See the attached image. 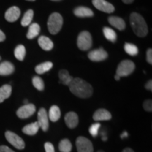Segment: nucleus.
Returning <instances> with one entry per match:
<instances>
[{
	"label": "nucleus",
	"mask_w": 152,
	"mask_h": 152,
	"mask_svg": "<svg viewBox=\"0 0 152 152\" xmlns=\"http://www.w3.org/2000/svg\"><path fill=\"white\" fill-rule=\"evenodd\" d=\"M68 86L70 91L77 97L87 99L90 97L93 94L92 85L79 77L73 78Z\"/></svg>",
	"instance_id": "1"
},
{
	"label": "nucleus",
	"mask_w": 152,
	"mask_h": 152,
	"mask_svg": "<svg viewBox=\"0 0 152 152\" xmlns=\"http://www.w3.org/2000/svg\"><path fill=\"white\" fill-rule=\"evenodd\" d=\"M130 25L133 31L138 37H145L148 33V27L145 20L141 15L137 13H132L130 17Z\"/></svg>",
	"instance_id": "2"
},
{
	"label": "nucleus",
	"mask_w": 152,
	"mask_h": 152,
	"mask_svg": "<svg viewBox=\"0 0 152 152\" xmlns=\"http://www.w3.org/2000/svg\"><path fill=\"white\" fill-rule=\"evenodd\" d=\"M63 26V18L58 13H53L50 15L47 22L49 33L56 35L60 31Z\"/></svg>",
	"instance_id": "3"
},
{
	"label": "nucleus",
	"mask_w": 152,
	"mask_h": 152,
	"mask_svg": "<svg viewBox=\"0 0 152 152\" xmlns=\"http://www.w3.org/2000/svg\"><path fill=\"white\" fill-rule=\"evenodd\" d=\"M77 45L82 51H87L92 47V38L91 34L87 31H83L77 37Z\"/></svg>",
	"instance_id": "4"
},
{
	"label": "nucleus",
	"mask_w": 152,
	"mask_h": 152,
	"mask_svg": "<svg viewBox=\"0 0 152 152\" xmlns=\"http://www.w3.org/2000/svg\"><path fill=\"white\" fill-rule=\"evenodd\" d=\"M135 66L130 60H124L119 64L116 70V75L120 77H125L133 73Z\"/></svg>",
	"instance_id": "5"
},
{
	"label": "nucleus",
	"mask_w": 152,
	"mask_h": 152,
	"mask_svg": "<svg viewBox=\"0 0 152 152\" xmlns=\"http://www.w3.org/2000/svg\"><path fill=\"white\" fill-rule=\"evenodd\" d=\"M5 137L7 141L17 149H23L26 147L23 140L16 133L11 132V131H7L5 132Z\"/></svg>",
	"instance_id": "6"
},
{
	"label": "nucleus",
	"mask_w": 152,
	"mask_h": 152,
	"mask_svg": "<svg viewBox=\"0 0 152 152\" xmlns=\"http://www.w3.org/2000/svg\"><path fill=\"white\" fill-rule=\"evenodd\" d=\"M77 152H94L92 142L85 137L80 136L75 142Z\"/></svg>",
	"instance_id": "7"
},
{
	"label": "nucleus",
	"mask_w": 152,
	"mask_h": 152,
	"mask_svg": "<svg viewBox=\"0 0 152 152\" xmlns=\"http://www.w3.org/2000/svg\"><path fill=\"white\" fill-rule=\"evenodd\" d=\"M36 111L35 106L33 104H25L17 110L16 115L19 118L26 119L28 118L35 113Z\"/></svg>",
	"instance_id": "8"
},
{
	"label": "nucleus",
	"mask_w": 152,
	"mask_h": 152,
	"mask_svg": "<svg viewBox=\"0 0 152 152\" xmlns=\"http://www.w3.org/2000/svg\"><path fill=\"white\" fill-rule=\"evenodd\" d=\"M37 123L39 128L44 132H47L49 129V117L46 109L41 108L37 113Z\"/></svg>",
	"instance_id": "9"
},
{
	"label": "nucleus",
	"mask_w": 152,
	"mask_h": 152,
	"mask_svg": "<svg viewBox=\"0 0 152 152\" xmlns=\"http://www.w3.org/2000/svg\"><path fill=\"white\" fill-rule=\"evenodd\" d=\"M92 4L96 9L103 12L111 14L115 11L113 5L106 0H92Z\"/></svg>",
	"instance_id": "10"
},
{
	"label": "nucleus",
	"mask_w": 152,
	"mask_h": 152,
	"mask_svg": "<svg viewBox=\"0 0 152 152\" xmlns=\"http://www.w3.org/2000/svg\"><path fill=\"white\" fill-rule=\"evenodd\" d=\"M108 57L107 52L104 49L100 48L91 51L88 54V58L92 61H102Z\"/></svg>",
	"instance_id": "11"
},
{
	"label": "nucleus",
	"mask_w": 152,
	"mask_h": 152,
	"mask_svg": "<svg viewBox=\"0 0 152 152\" xmlns=\"http://www.w3.org/2000/svg\"><path fill=\"white\" fill-rule=\"evenodd\" d=\"M64 121H65V123L68 128L71 129L76 128L78 125L79 122L78 116H77V113L73 111L68 112V113H66L65 118H64Z\"/></svg>",
	"instance_id": "12"
},
{
	"label": "nucleus",
	"mask_w": 152,
	"mask_h": 152,
	"mask_svg": "<svg viewBox=\"0 0 152 152\" xmlns=\"http://www.w3.org/2000/svg\"><path fill=\"white\" fill-rule=\"evenodd\" d=\"M20 16V10L18 7H10L5 13V18L8 22H15Z\"/></svg>",
	"instance_id": "13"
},
{
	"label": "nucleus",
	"mask_w": 152,
	"mask_h": 152,
	"mask_svg": "<svg viewBox=\"0 0 152 152\" xmlns=\"http://www.w3.org/2000/svg\"><path fill=\"white\" fill-rule=\"evenodd\" d=\"M111 114L109 111L104 109H99L96 110L93 114V119L95 121H109L111 119Z\"/></svg>",
	"instance_id": "14"
},
{
	"label": "nucleus",
	"mask_w": 152,
	"mask_h": 152,
	"mask_svg": "<svg viewBox=\"0 0 152 152\" xmlns=\"http://www.w3.org/2000/svg\"><path fill=\"white\" fill-rule=\"evenodd\" d=\"M14 64L9 61H3L0 64V75H9L14 72Z\"/></svg>",
	"instance_id": "15"
},
{
	"label": "nucleus",
	"mask_w": 152,
	"mask_h": 152,
	"mask_svg": "<svg viewBox=\"0 0 152 152\" xmlns=\"http://www.w3.org/2000/svg\"><path fill=\"white\" fill-rule=\"evenodd\" d=\"M74 14L77 17L80 18H86V17H92L94 16V13L92 9L85 7H78L74 9Z\"/></svg>",
	"instance_id": "16"
},
{
	"label": "nucleus",
	"mask_w": 152,
	"mask_h": 152,
	"mask_svg": "<svg viewBox=\"0 0 152 152\" xmlns=\"http://www.w3.org/2000/svg\"><path fill=\"white\" fill-rule=\"evenodd\" d=\"M38 44L40 47L45 51H50L52 50L54 47V43L49 39V37L46 36H41L38 39Z\"/></svg>",
	"instance_id": "17"
},
{
	"label": "nucleus",
	"mask_w": 152,
	"mask_h": 152,
	"mask_svg": "<svg viewBox=\"0 0 152 152\" xmlns=\"http://www.w3.org/2000/svg\"><path fill=\"white\" fill-rule=\"evenodd\" d=\"M109 23L112 26L119 30H123L125 28V23L123 19L117 16H110Z\"/></svg>",
	"instance_id": "18"
},
{
	"label": "nucleus",
	"mask_w": 152,
	"mask_h": 152,
	"mask_svg": "<svg viewBox=\"0 0 152 152\" xmlns=\"http://www.w3.org/2000/svg\"><path fill=\"white\" fill-rule=\"evenodd\" d=\"M39 128V125L38 124L37 122H34L30 123V124H28L26 126L23 127V132L25 133L26 134H28V135H35L38 132Z\"/></svg>",
	"instance_id": "19"
},
{
	"label": "nucleus",
	"mask_w": 152,
	"mask_h": 152,
	"mask_svg": "<svg viewBox=\"0 0 152 152\" xmlns=\"http://www.w3.org/2000/svg\"><path fill=\"white\" fill-rule=\"evenodd\" d=\"M12 87L10 85H4L0 87V103L8 99L11 96Z\"/></svg>",
	"instance_id": "20"
},
{
	"label": "nucleus",
	"mask_w": 152,
	"mask_h": 152,
	"mask_svg": "<svg viewBox=\"0 0 152 152\" xmlns=\"http://www.w3.org/2000/svg\"><path fill=\"white\" fill-rule=\"evenodd\" d=\"M49 118L52 122H56L58 121L61 117V110L58 106L56 105H53L51 106L50 109L49 111Z\"/></svg>",
	"instance_id": "21"
},
{
	"label": "nucleus",
	"mask_w": 152,
	"mask_h": 152,
	"mask_svg": "<svg viewBox=\"0 0 152 152\" xmlns=\"http://www.w3.org/2000/svg\"><path fill=\"white\" fill-rule=\"evenodd\" d=\"M39 32H40V27L37 23H32L30 25L29 29H28V32L27 33V37L28 39H32L37 37L39 35Z\"/></svg>",
	"instance_id": "22"
},
{
	"label": "nucleus",
	"mask_w": 152,
	"mask_h": 152,
	"mask_svg": "<svg viewBox=\"0 0 152 152\" xmlns=\"http://www.w3.org/2000/svg\"><path fill=\"white\" fill-rule=\"evenodd\" d=\"M52 67H53V64L52 62L50 61L44 62L36 66L35 72L37 74L41 75V74H43L46 73V72H48L49 71H50Z\"/></svg>",
	"instance_id": "23"
},
{
	"label": "nucleus",
	"mask_w": 152,
	"mask_h": 152,
	"mask_svg": "<svg viewBox=\"0 0 152 152\" xmlns=\"http://www.w3.org/2000/svg\"><path fill=\"white\" fill-rule=\"evenodd\" d=\"M58 77H59L61 83L65 85H68V86L73 79V77L70 75V74L66 70H61L58 73Z\"/></svg>",
	"instance_id": "24"
},
{
	"label": "nucleus",
	"mask_w": 152,
	"mask_h": 152,
	"mask_svg": "<svg viewBox=\"0 0 152 152\" xmlns=\"http://www.w3.org/2000/svg\"><path fill=\"white\" fill-rule=\"evenodd\" d=\"M58 149L61 152H71L72 144L68 139H63L58 144Z\"/></svg>",
	"instance_id": "25"
},
{
	"label": "nucleus",
	"mask_w": 152,
	"mask_h": 152,
	"mask_svg": "<svg viewBox=\"0 0 152 152\" xmlns=\"http://www.w3.org/2000/svg\"><path fill=\"white\" fill-rule=\"evenodd\" d=\"M34 12L32 9H29L25 13L21 20V25L23 27H26V26H30L31 24L32 20L33 18Z\"/></svg>",
	"instance_id": "26"
},
{
	"label": "nucleus",
	"mask_w": 152,
	"mask_h": 152,
	"mask_svg": "<svg viewBox=\"0 0 152 152\" xmlns=\"http://www.w3.org/2000/svg\"><path fill=\"white\" fill-rule=\"evenodd\" d=\"M104 35L108 40L111 41V42H115L117 39V35L115 32L114 31L113 29L110 28L109 27H105L103 29Z\"/></svg>",
	"instance_id": "27"
},
{
	"label": "nucleus",
	"mask_w": 152,
	"mask_h": 152,
	"mask_svg": "<svg viewBox=\"0 0 152 152\" xmlns=\"http://www.w3.org/2000/svg\"><path fill=\"white\" fill-rule=\"evenodd\" d=\"M26 50L23 45H20L16 47L14 50V56L19 61H23L26 56Z\"/></svg>",
	"instance_id": "28"
},
{
	"label": "nucleus",
	"mask_w": 152,
	"mask_h": 152,
	"mask_svg": "<svg viewBox=\"0 0 152 152\" xmlns=\"http://www.w3.org/2000/svg\"><path fill=\"white\" fill-rule=\"evenodd\" d=\"M124 49L125 52L130 56H136L139 52L137 47L131 43H125Z\"/></svg>",
	"instance_id": "29"
},
{
	"label": "nucleus",
	"mask_w": 152,
	"mask_h": 152,
	"mask_svg": "<svg viewBox=\"0 0 152 152\" xmlns=\"http://www.w3.org/2000/svg\"><path fill=\"white\" fill-rule=\"evenodd\" d=\"M33 86L39 91H42L45 88V84H44L43 80L38 76H35L33 78Z\"/></svg>",
	"instance_id": "30"
},
{
	"label": "nucleus",
	"mask_w": 152,
	"mask_h": 152,
	"mask_svg": "<svg viewBox=\"0 0 152 152\" xmlns=\"http://www.w3.org/2000/svg\"><path fill=\"white\" fill-rule=\"evenodd\" d=\"M100 126V123H96L92 124L90 127V128H89V132H90V134L93 137H96L98 135L99 130Z\"/></svg>",
	"instance_id": "31"
},
{
	"label": "nucleus",
	"mask_w": 152,
	"mask_h": 152,
	"mask_svg": "<svg viewBox=\"0 0 152 152\" xmlns=\"http://www.w3.org/2000/svg\"><path fill=\"white\" fill-rule=\"evenodd\" d=\"M143 108L146 111L151 112L152 111V101L151 99H147L144 102Z\"/></svg>",
	"instance_id": "32"
},
{
	"label": "nucleus",
	"mask_w": 152,
	"mask_h": 152,
	"mask_svg": "<svg viewBox=\"0 0 152 152\" xmlns=\"http://www.w3.org/2000/svg\"><path fill=\"white\" fill-rule=\"evenodd\" d=\"M45 152H55L54 145L51 142H46L45 144Z\"/></svg>",
	"instance_id": "33"
},
{
	"label": "nucleus",
	"mask_w": 152,
	"mask_h": 152,
	"mask_svg": "<svg viewBox=\"0 0 152 152\" xmlns=\"http://www.w3.org/2000/svg\"><path fill=\"white\" fill-rule=\"evenodd\" d=\"M147 62L150 64H152V50L149 49L147 52Z\"/></svg>",
	"instance_id": "34"
},
{
	"label": "nucleus",
	"mask_w": 152,
	"mask_h": 152,
	"mask_svg": "<svg viewBox=\"0 0 152 152\" xmlns=\"http://www.w3.org/2000/svg\"><path fill=\"white\" fill-rule=\"evenodd\" d=\"M0 152H15L13 151L12 149H11L10 148L7 147V146L2 145L0 146Z\"/></svg>",
	"instance_id": "35"
},
{
	"label": "nucleus",
	"mask_w": 152,
	"mask_h": 152,
	"mask_svg": "<svg viewBox=\"0 0 152 152\" xmlns=\"http://www.w3.org/2000/svg\"><path fill=\"white\" fill-rule=\"evenodd\" d=\"M145 88L147 89V90L151 91L152 90V81L151 80H150L147 83V84L145 85Z\"/></svg>",
	"instance_id": "36"
},
{
	"label": "nucleus",
	"mask_w": 152,
	"mask_h": 152,
	"mask_svg": "<svg viewBox=\"0 0 152 152\" xmlns=\"http://www.w3.org/2000/svg\"><path fill=\"white\" fill-rule=\"evenodd\" d=\"M5 39H6L5 34L1 30H0V42H1L4 41Z\"/></svg>",
	"instance_id": "37"
},
{
	"label": "nucleus",
	"mask_w": 152,
	"mask_h": 152,
	"mask_svg": "<svg viewBox=\"0 0 152 152\" xmlns=\"http://www.w3.org/2000/svg\"><path fill=\"white\" fill-rule=\"evenodd\" d=\"M128 132H123L122 134H121V138H122V139H124V138H125V137H128Z\"/></svg>",
	"instance_id": "38"
},
{
	"label": "nucleus",
	"mask_w": 152,
	"mask_h": 152,
	"mask_svg": "<svg viewBox=\"0 0 152 152\" xmlns=\"http://www.w3.org/2000/svg\"><path fill=\"white\" fill-rule=\"evenodd\" d=\"M122 152H134V151L132 149H130V148H125L123 150Z\"/></svg>",
	"instance_id": "39"
},
{
	"label": "nucleus",
	"mask_w": 152,
	"mask_h": 152,
	"mask_svg": "<svg viewBox=\"0 0 152 152\" xmlns=\"http://www.w3.org/2000/svg\"><path fill=\"white\" fill-rule=\"evenodd\" d=\"M122 1H123V3L127 4H129L132 3L134 0H122Z\"/></svg>",
	"instance_id": "40"
},
{
	"label": "nucleus",
	"mask_w": 152,
	"mask_h": 152,
	"mask_svg": "<svg viewBox=\"0 0 152 152\" xmlns=\"http://www.w3.org/2000/svg\"><path fill=\"white\" fill-rule=\"evenodd\" d=\"M115 77V80H119L120 78H121V77H120V76H118V75H116V74H115V77Z\"/></svg>",
	"instance_id": "41"
},
{
	"label": "nucleus",
	"mask_w": 152,
	"mask_h": 152,
	"mask_svg": "<svg viewBox=\"0 0 152 152\" xmlns=\"http://www.w3.org/2000/svg\"><path fill=\"white\" fill-rule=\"evenodd\" d=\"M24 104H28V100H25V101H24Z\"/></svg>",
	"instance_id": "42"
},
{
	"label": "nucleus",
	"mask_w": 152,
	"mask_h": 152,
	"mask_svg": "<svg viewBox=\"0 0 152 152\" xmlns=\"http://www.w3.org/2000/svg\"><path fill=\"white\" fill-rule=\"evenodd\" d=\"M26 1H35V0H26Z\"/></svg>",
	"instance_id": "43"
},
{
	"label": "nucleus",
	"mask_w": 152,
	"mask_h": 152,
	"mask_svg": "<svg viewBox=\"0 0 152 152\" xmlns=\"http://www.w3.org/2000/svg\"><path fill=\"white\" fill-rule=\"evenodd\" d=\"M97 152H104V151H102V150H100V151H98Z\"/></svg>",
	"instance_id": "44"
},
{
	"label": "nucleus",
	"mask_w": 152,
	"mask_h": 152,
	"mask_svg": "<svg viewBox=\"0 0 152 152\" xmlns=\"http://www.w3.org/2000/svg\"><path fill=\"white\" fill-rule=\"evenodd\" d=\"M52 1H60V0H52Z\"/></svg>",
	"instance_id": "45"
},
{
	"label": "nucleus",
	"mask_w": 152,
	"mask_h": 152,
	"mask_svg": "<svg viewBox=\"0 0 152 152\" xmlns=\"http://www.w3.org/2000/svg\"><path fill=\"white\" fill-rule=\"evenodd\" d=\"M0 60H1V56H0Z\"/></svg>",
	"instance_id": "46"
}]
</instances>
